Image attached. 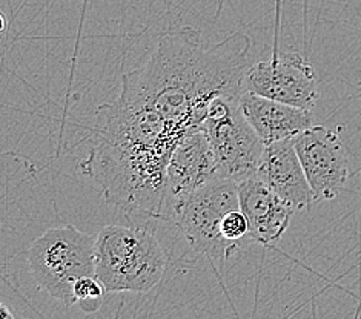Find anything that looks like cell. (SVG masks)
I'll return each mask as SVG.
<instances>
[{
    "label": "cell",
    "instance_id": "1",
    "mask_svg": "<svg viewBox=\"0 0 361 319\" xmlns=\"http://www.w3.org/2000/svg\"><path fill=\"white\" fill-rule=\"evenodd\" d=\"M249 53L251 37L242 32L208 43L194 28L169 31L139 68L122 75L120 97L186 131L204 122L214 100L245 91Z\"/></svg>",
    "mask_w": 361,
    "mask_h": 319
},
{
    "label": "cell",
    "instance_id": "2",
    "mask_svg": "<svg viewBox=\"0 0 361 319\" xmlns=\"http://www.w3.org/2000/svg\"><path fill=\"white\" fill-rule=\"evenodd\" d=\"M183 132L118 96L96 111L82 172L109 204L125 213L161 220L168 161Z\"/></svg>",
    "mask_w": 361,
    "mask_h": 319
},
{
    "label": "cell",
    "instance_id": "3",
    "mask_svg": "<svg viewBox=\"0 0 361 319\" xmlns=\"http://www.w3.org/2000/svg\"><path fill=\"white\" fill-rule=\"evenodd\" d=\"M166 254L152 232L111 224L96 237V277L109 293H146L163 280Z\"/></svg>",
    "mask_w": 361,
    "mask_h": 319
},
{
    "label": "cell",
    "instance_id": "4",
    "mask_svg": "<svg viewBox=\"0 0 361 319\" xmlns=\"http://www.w3.org/2000/svg\"><path fill=\"white\" fill-rule=\"evenodd\" d=\"M94 250L96 238L71 224L53 227L30 244V272L49 296L68 307L74 306V282L83 277H96Z\"/></svg>",
    "mask_w": 361,
    "mask_h": 319
},
{
    "label": "cell",
    "instance_id": "5",
    "mask_svg": "<svg viewBox=\"0 0 361 319\" xmlns=\"http://www.w3.org/2000/svg\"><path fill=\"white\" fill-rule=\"evenodd\" d=\"M240 96L214 100L200 125L216 152L221 175L235 183L257 175L264 151V143L240 106Z\"/></svg>",
    "mask_w": 361,
    "mask_h": 319
},
{
    "label": "cell",
    "instance_id": "6",
    "mask_svg": "<svg viewBox=\"0 0 361 319\" xmlns=\"http://www.w3.org/2000/svg\"><path fill=\"white\" fill-rule=\"evenodd\" d=\"M238 208V184L220 175L189 198L173 224L182 230L194 252L221 263L238 252L221 235L225 215Z\"/></svg>",
    "mask_w": 361,
    "mask_h": 319
},
{
    "label": "cell",
    "instance_id": "7",
    "mask_svg": "<svg viewBox=\"0 0 361 319\" xmlns=\"http://www.w3.org/2000/svg\"><path fill=\"white\" fill-rule=\"evenodd\" d=\"M243 89L300 109L312 111L320 99L318 75L311 63L294 51L272 49L268 60L252 63L246 71Z\"/></svg>",
    "mask_w": 361,
    "mask_h": 319
},
{
    "label": "cell",
    "instance_id": "8",
    "mask_svg": "<svg viewBox=\"0 0 361 319\" xmlns=\"http://www.w3.org/2000/svg\"><path fill=\"white\" fill-rule=\"evenodd\" d=\"M220 175L216 152L204 129L202 126L186 129L168 161L161 220L173 223L189 198Z\"/></svg>",
    "mask_w": 361,
    "mask_h": 319
},
{
    "label": "cell",
    "instance_id": "9",
    "mask_svg": "<svg viewBox=\"0 0 361 319\" xmlns=\"http://www.w3.org/2000/svg\"><path fill=\"white\" fill-rule=\"evenodd\" d=\"M315 201L337 198L349 178V157L340 135L324 126H311L294 139Z\"/></svg>",
    "mask_w": 361,
    "mask_h": 319
},
{
    "label": "cell",
    "instance_id": "10",
    "mask_svg": "<svg viewBox=\"0 0 361 319\" xmlns=\"http://www.w3.org/2000/svg\"><path fill=\"white\" fill-rule=\"evenodd\" d=\"M238 184L240 209L249 221V237L264 247H272L286 234L294 217L288 206L259 177H249Z\"/></svg>",
    "mask_w": 361,
    "mask_h": 319
},
{
    "label": "cell",
    "instance_id": "11",
    "mask_svg": "<svg viewBox=\"0 0 361 319\" xmlns=\"http://www.w3.org/2000/svg\"><path fill=\"white\" fill-rule=\"evenodd\" d=\"M266 184L294 212L311 209L315 201L294 140H281L264 144L262 163L257 172Z\"/></svg>",
    "mask_w": 361,
    "mask_h": 319
},
{
    "label": "cell",
    "instance_id": "12",
    "mask_svg": "<svg viewBox=\"0 0 361 319\" xmlns=\"http://www.w3.org/2000/svg\"><path fill=\"white\" fill-rule=\"evenodd\" d=\"M240 106L264 144L294 140L307 127L314 126L312 111L300 109L246 91L240 96Z\"/></svg>",
    "mask_w": 361,
    "mask_h": 319
},
{
    "label": "cell",
    "instance_id": "13",
    "mask_svg": "<svg viewBox=\"0 0 361 319\" xmlns=\"http://www.w3.org/2000/svg\"><path fill=\"white\" fill-rule=\"evenodd\" d=\"M105 287L97 277H83L74 282L73 296L74 304L85 313H96L102 307Z\"/></svg>",
    "mask_w": 361,
    "mask_h": 319
},
{
    "label": "cell",
    "instance_id": "14",
    "mask_svg": "<svg viewBox=\"0 0 361 319\" xmlns=\"http://www.w3.org/2000/svg\"><path fill=\"white\" fill-rule=\"evenodd\" d=\"M221 235L237 250L245 246L246 239H251L249 237V221L242 209L238 208L225 215L221 223Z\"/></svg>",
    "mask_w": 361,
    "mask_h": 319
},
{
    "label": "cell",
    "instance_id": "15",
    "mask_svg": "<svg viewBox=\"0 0 361 319\" xmlns=\"http://www.w3.org/2000/svg\"><path fill=\"white\" fill-rule=\"evenodd\" d=\"M0 319H14V315L11 313V310L8 308L5 304L0 306Z\"/></svg>",
    "mask_w": 361,
    "mask_h": 319
}]
</instances>
